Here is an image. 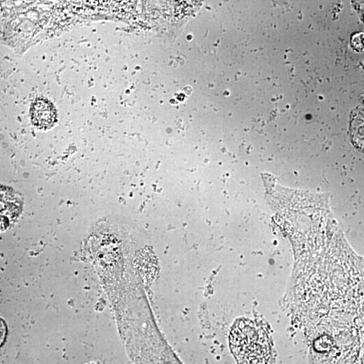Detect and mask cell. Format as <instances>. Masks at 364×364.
I'll return each mask as SVG.
<instances>
[{"label": "cell", "instance_id": "6da1fadb", "mask_svg": "<svg viewBox=\"0 0 364 364\" xmlns=\"http://www.w3.org/2000/svg\"><path fill=\"white\" fill-rule=\"evenodd\" d=\"M229 343L238 364H271L274 352L270 336L259 324L243 318L231 328Z\"/></svg>", "mask_w": 364, "mask_h": 364}, {"label": "cell", "instance_id": "7a4b0ae2", "mask_svg": "<svg viewBox=\"0 0 364 364\" xmlns=\"http://www.w3.org/2000/svg\"><path fill=\"white\" fill-rule=\"evenodd\" d=\"M19 194L0 185V231L6 230L19 217L22 210Z\"/></svg>", "mask_w": 364, "mask_h": 364}, {"label": "cell", "instance_id": "3957f363", "mask_svg": "<svg viewBox=\"0 0 364 364\" xmlns=\"http://www.w3.org/2000/svg\"><path fill=\"white\" fill-rule=\"evenodd\" d=\"M30 115L32 123L37 128L46 130L52 128L57 121V111L52 102L39 98L31 104Z\"/></svg>", "mask_w": 364, "mask_h": 364}, {"label": "cell", "instance_id": "277c9868", "mask_svg": "<svg viewBox=\"0 0 364 364\" xmlns=\"http://www.w3.org/2000/svg\"><path fill=\"white\" fill-rule=\"evenodd\" d=\"M7 335V327L5 322L0 319V347L4 343Z\"/></svg>", "mask_w": 364, "mask_h": 364}, {"label": "cell", "instance_id": "5b68a950", "mask_svg": "<svg viewBox=\"0 0 364 364\" xmlns=\"http://www.w3.org/2000/svg\"><path fill=\"white\" fill-rule=\"evenodd\" d=\"M358 44H360V46L363 47V35H357L356 36L353 37L352 46L354 47L356 50H359L360 51Z\"/></svg>", "mask_w": 364, "mask_h": 364}]
</instances>
